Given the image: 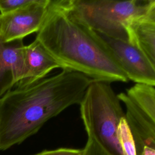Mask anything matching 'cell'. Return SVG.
<instances>
[{
    "instance_id": "cell-1",
    "label": "cell",
    "mask_w": 155,
    "mask_h": 155,
    "mask_svg": "<svg viewBox=\"0 0 155 155\" xmlns=\"http://www.w3.org/2000/svg\"><path fill=\"white\" fill-rule=\"evenodd\" d=\"M93 81L67 69L31 85L16 87L0 99V150L19 144L48 120L80 104Z\"/></svg>"
},
{
    "instance_id": "cell-2",
    "label": "cell",
    "mask_w": 155,
    "mask_h": 155,
    "mask_svg": "<svg viewBox=\"0 0 155 155\" xmlns=\"http://www.w3.org/2000/svg\"><path fill=\"white\" fill-rule=\"evenodd\" d=\"M36 39L62 69L109 83L128 81L100 35L74 13L72 0H50Z\"/></svg>"
},
{
    "instance_id": "cell-3",
    "label": "cell",
    "mask_w": 155,
    "mask_h": 155,
    "mask_svg": "<svg viewBox=\"0 0 155 155\" xmlns=\"http://www.w3.org/2000/svg\"><path fill=\"white\" fill-rule=\"evenodd\" d=\"M79 105L86 132L93 134L114 155H121L117 133L125 113L110 83L93 80Z\"/></svg>"
},
{
    "instance_id": "cell-4",
    "label": "cell",
    "mask_w": 155,
    "mask_h": 155,
    "mask_svg": "<svg viewBox=\"0 0 155 155\" xmlns=\"http://www.w3.org/2000/svg\"><path fill=\"white\" fill-rule=\"evenodd\" d=\"M150 1L72 0L76 15L99 34L128 42L127 24L145 16Z\"/></svg>"
},
{
    "instance_id": "cell-5",
    "label": "cell",
    "mask_w": 155,
    "mask_h": 155,
    "mask_svg": "<svg viewBox=\"0 0 155 155\" xmlns=\"http://www.w3.org/2000/svg\"><path fill=\"white\" fill-rule=\"evenodd\" d=\"M118 96L124 104L136 148L146 145L155 149V87L135 84Z\"/></svg>"
},
{
    "instance_id": "cell-6",
    "label": "cell",
    "mask_w": 155,
    "mask_h": 155,
    "mask_svg": "<svg viewBox=\"0 0 155 155\" xmlns=\"http://www.w3.org/2000/svg\"><path fill=\"white\" fill-rule=\"evenodd\" d=\"M50 0L31 1L12 12L0 14V37L4 42L23 39L37 33L46 15Z\"/></svg>"
},
{
    "instance_id": "cell-7",
    "label": "cell",
    "mask_w": 155,
    "mask_h": 155,
    "mask_svg": "<svg viewBox=\"0 0 155 155\" xmlns=\"http://www.w3.org/2000/svg\"><path fill=\"white\" fill-rule=\"evenodd\" d=\"M99 35L128 80L137 84L155 87V70L136 45L129 42Z\"/></svg>"
},
{
    "instance_id": "cell-8",
    "label": "cell",
    "mask_w": 155,
    "mask_h": 155,
    "mask_svg": "<svg viewBox=\"0 0 155 155\" xmlns=\"http://www.w3.org/2000/svg\"><path fill=\"white\" fill-rule=\"evenodd\" d=\"M55 68H62L44 45L35 39L29 45H25L23 73L16 86L24 87L31 85L45 78Z\"/></svg>"
},
{
    "instance_id": "cell-9",
    "label": "cell",
    "mask_w": 155,
    "mask_h": 155,
    "mask_svg": "<svg viewBox=\"0 0 155 155\" xmlns=\"http://www.w3.org/2000/svg\"><path fill=\"white\" fill-rule=\"evenodd\" d=\"M24 47L23 39L4 42L0 37V99L22 77Z\"/></svg>"
},
{
    "instance_id": "cell-10",
    "label": "cell",
    "mask_w": 155,
    "mask_h": 155,
    "mask_svg": "<svg viewBox=\"0 0 155 155\" xmlns=\"http://www.w3.org/2000/svg\"><path fill=\"white\" fill-rule=\"evenodd\" d=\"M128 42L136 45L155 70V22L143 17L132 19L127 25Z\"/></svg>"
},
{
    "instance_id": "cell-11",
    "label": "cell",
    "mask_w": 155,
    "mask_h": 155,
    "mask_svg": "<svg viewBox=\"0 0 155 155\" xmlns=\"http://www.w3.org/2000/svg\"><path fill=\"white\" fill-rule=\"evenodd\" d=\"M117 136L121 155H138L136 142L125 116L119 122Z\"/></svg>"
},
{
    "instance_id": "cell-12",
    "label": "cell",
    "mask_w": 155,
    "mask_h": 155,
    "mask_svg": "<svg viewBox=\"0 0 155 155\" xmlns=\"http://www.w3.org/2000/svg\"><path fill=\"white\" fill-rule=\"evenodd\" d=\"M86 133L87 140L83 148V155H114L93 134Z\"/></svg>"
},
{
    "instance_id": "cell-13",
    "label": "cell",
    "mask_w": 155,
    "mask_h": 155,
    "mask_svg": "<svg viewBox=\"0 0 155 155\" xmlns=\"http://www.w3.org/2000/svg\"><path fill=\"white\" fill-rule=\"evenodd\" d=\"M30 1L31 0H0V14L12 12Z\"/></svg>"
},
{
    "instance_id": "cell-14",
    "label": "cell",
    "mask_w": 155,
    "mask_h": 155,
    "mask_svg": "<svg viewBox=\"0 0 155 155\" xmlns=\"http://www.w3.org/2000/svg\"><path fill=\"white\" fill-rule=\"evenodd\" d=\"M83 149L59 148L52 150H44L35 155H83Z\"/></svg>"
},
{
    "instance_id": "cell-15",
    "label": "cell",
    "mask_w": 155,
    "mask_h": 155,
    "mask_svg": "<svg viewBox=\"0 0 155 155\" xmlns=\"http://www.w3.org/2000/svg\"><path fill=\"white\" fill-rule=\"evenodd\" d=\"M144 18L149 21L155 22V0L150 1V7Z\"/></svg>"
},
{
    "instance_id": "cell-16",
    "label": "cell",
    "mask_w": 155,
    "mask_h": 155,
    "mask_svg": "<svg viewBox=\"0 0 155 155\" xmlns=\"http://www.w3.org/2000/svg\"><path fill=\"white\" fill-rule=\"evenodd\" d=\"M137 151L138 155H155V149L146 145L137 147Z\"/></svg>"
}]
</instances>
